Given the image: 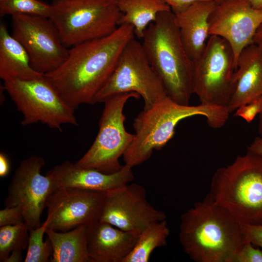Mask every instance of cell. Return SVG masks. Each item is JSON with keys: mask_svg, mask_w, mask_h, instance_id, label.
I'll list each match as a JSON object with an SVG mask.
<instances>
[{"mask_svg": "<svg viewBox=\"0 0 262 262\" xmlns=\"http://www.w3.org/2000/svg\"><path fill=\"white\" fill-rule=\"evenodd\" d=\"M134 36L132 26L120 25L107 36L70 48L63 64L44 75L74 110L83 104H94L123 49Z\"/></svg>", "mask_w": 262, "mask_h": 262, "instance_id": "1", "label": "cell"}, {"mask_svg": "<svg viewBox=\"0 0 262 262\" xmlns=\"http://www.w3.org/2000/svg\"><path fill=\"white\" fill-rule=\"evenodd\" d=\"M179 239L196 262H234L245 242L240 224L208 194L181 215Z\"/></svg>", "mask_w": 262, "mask_h": 262, "instance_id": "2", "label": "cell"}, {"mask_svg": "<svg viewBox=\"0 0 262 262\" xmlns=\"http://www.w3.org/2000/svg\"><path fill=\"white\" fill-rule=\"evenodd\" d=\"M229 113L226 107L199 104H179L167 97L148 109H143L135 118L134 138L123 154L125 164L131 167L151 157L154 150L162 149L174 135L181 120L194 116L206 118L213 129H220L228 121Z\"/></svg>", "mask_w": 262, "mask_h": 262, "instance_id": "3", "label": "cell"}, {"mask_svg": "<svg viewBox=\"0 0 262 262\" xmlns=\"http://www.w3.org/2000/svg\"><path fill=\"white\" fill-rule=\"evenodd\" d=\"M142 40L145 54L168 97L179 104L189 105L193 94L192 61L181 42L174 13H160Z\"/></svg>", "mask_w": 262, "mask_h": 262, "instance_id": "4", "label": "cell"}, {"mask_svg": "<svg viewBox=\"0 0 262 262\" xmlns=\"http://www.w3.org/2000/svg\"><path fill=\"white\" fill-rule=\"evenodd\" d=\"M208 195L240 224H262V156L247 150L217 169Z\"/></svg>", "mask_w": 262, "mask_h": 262, "instance_id": "5", "label": "cell"}, {"mask_svg": "<svg viewBox=\"0 0 262 262\" xmlns=\"http://www.w3.org/2000/svg\"><path fill=\"white\" fill-rule=\"evenodd\" d=\"M118 0H53L49 17L67 48L107 36L118 27Z\"/></svg>", "mask_w": 262, "mask_h": 262, "instance_id": "6", "label": "cell"}, {"mask_svg": "<svg viewBox=\"0 0 262 262\" xmlns=\"http://www.w3.org/2000/svg\"><path fill=\"white\" fill-rule=\"evenodd\" d=\"M236 69L229 43L221 37L209 36L201 54L192 62L193 92L200 103L227 107L236 87Z\"/></svg>", "mask_w": 262, "mask_h": 262, "instance_id": "7", "label": "cell"}, {"mask_svg": "<svg viewBox=\"0 0 262 262\" xmlns=\"http://www.w3.org/2000/svg\"><path fill=\"white\" fill-rule=\"evenodd\" d=\"M134 92L148 109L166 98L162 81L150 65L142 43L132 38L123 49L115 67L95 98L94 104L114 95Z\"/></svg>", "mask_w": 262, "mask_h": 262, "instance_id": "8", "label": "cell"}, {"mask_svg": "<svg viewBox=\"0 0 262 262\" xmlns=\"http://www.w3.org/2000/svg\"><path fill=\"white\" fill-rule=\"evenodd\" d=\"M131 98L138 99L134 92L111 96L103 102L104 107L99 121V130L93 143L75 164L81 167L93 168L111 174L122 167L119 161L132 141L134 134L125 129L124 107Z\"/></svg>", "mask_w": 262, "mask_h": 262, "instance_id": "9", "label": "cell"}, {"mask_svg": "<svg viewBox=\"0 0 262 262\" xmlns=\"http://www.w3.org/2000/svg\"><path fill=\"white\" fill-rule=\"evenodd\" d=\"M3 85L23 115V126L41 123L61 131L64 124L78 126L75 110L45 75L30 80H10L4 82Z\"/></svg>", "mask_w": 262, "mask_h": 262, "instance_id": "10", "label": "cell"}, {"mask_svg": "<svg viewBox=\"0 0 262 262\" xmlns=\"http://www.w3.org/2000/svg\"><path fill=\"white\" fill-rule=\"evenodd\" d=\"M12 35L27 51L33 69L45 75L60 67L66 59L58 30L49 18L24 14L12 16Z\"/></svg>", "mask_w": 262, "mask_h": 262, "instance_id": "11", "label": "cell"}, {"mask_svg": "<svg viewBox=\"0 0 262 262\" xmlns=\"http://www.w3.org/2000/svg\"><path fill=\"white\" fill-rule=\"evenodd\" d=\"M45 159L32 155L22 160L16 170L4 200L5 207H19L29 229L40 226L41 216L56 187L49 175L41 172Z\"/></svg>", "mask_w": 262, "mask_h": 262, "instance_id": "12", "label": "cell"}, {"mask_svg": "<svg viewBox=\"0 0 262 262\" xmlns=\"http://www.w3.org/2000/svg\"><path fill=\"white\" fill-rule=\"evenodd\" d=\"M166 219L164 212L148 202L142 185L128 183L105 192L99 221L140 234L151 224Z\"/></svg>", "mask_w": 262, "mask_h": 262, "instance_id": "13", "label": "cell"}, {"mask_svg": "<svg viewBox=\"0 0 262 262\" xmlns=\"http://www.w3.org/2000/svg\"><path fill=\"white\" fill-rule=\"evenodd\" d=\"M105 192L57 188L47 204V229L66 231L99 221Z\"/></svg>", "mask_w": 262, "mask_h": 262, "instance_id": "14", "label": "cell"}, {"mask_svg": "<svg viewBox=\"0 0 262 262\" xmlns=\"http://www.w3.org/2000/svg\"><path fill=\"white\" fill-rule=\"evenodd\" d=\"M262 23V10L253 8L247 0H223L216 4L209 17V35L226 40L236 63L241 51L253 44Z\"/></svg>", "mask_w": 262, "mask_h": 262, "instance_id": "15", "label": "cell"}, {"mask_svg": "<svg viewBox=\"0 0 262 262\" xmlns=\"http://www.w3.org/2000/svg\"><path fill=\"white\" fill-rule=\"evenodd\" d=\"M57 188H71L106 192L130 183L134 180L132 167L124 164L113 173L107 174L93 168H84L66 161L46 173Z\"/></svg>", "mask_w": 262, "mask_h": 262, "instance_id": "16", "label": "cell"}, {"mask_svg": "<svg viewBox=\"0 0 262 262\" xmlns=\"http://www.w3.org/2000/svg\"><path fill=\"white\" fill-rule=\"evenodd\" d=\"M86 235L92 262H123L135 246L139 234L98 221L86 226Z\"/></svg>", "mask_w": 262, "mask_h": 262, "instance_id": "17", "label": "cell"}, {"mask_svg": "<svg viewBox=\"0 0 262 262\" xmlns=\"http://www.w3.org/2000/svg\"><path fill=\"white\" fill-rule=\"evenodd\" d=\"M215 5L214 0L200 1L174 13L181 42L192 62L206 46L210 36L209 17Z\"/></svg>", "mask_w": 262, "mask_h": 262, "instance_id": "18", "label": "cell"}, {"mask_svg": "<svg viewBox=\"0 0 262 262\" xmlns=\"http://www.w3.org/2000/svg\"><path fill=\"white\" fill-rule=\"evenodd\" d=\"M236 84L227 106L229 113L262 96V53L254 44L246 47L236 63Z\"/></svg>", "mask_w": 262, "mask_h": 262, "instance_id": "19", "label": "cell"}, {"mask_svg": "<svg viewBox=\"0 0 262 262\" xmlns=\"http://www.w3.org/2000/svg\"><path fill=\"white\" fill-rule=\"evenodd\" d=\"M44 75L34 70L23 46L8 31L6 24L0 25V77L6 82L30 80Z\"/></svg>", "mask_w": 262, "mask_h": 262, "instance_id": "20", "label": "cell"}, {"mask_svg": "<svg viewBox=\"0 0 262 262\" xmlns=\"http://www.w3.org/2000/svg\"><path fill=\"white\" fill-rule=\"evenodd\" d=\"M86 226H80L66 231L46 230L51 242L53 253L51 262H92L89 257Z\"/></svg>", "mask_w": 262, "mask_h": 262, "instance_id": "21", "label": "cell"}, {"mask_svg": "<svg viewBox=\"0 0 262 262\" xmlns=\"http://www.w3.org/2000/svg\"><path fill=\"white\" fill-rule=\"evenodd\" d=\"M117 4L122 13L118 25L132 26L139 39L160 13L171 10L164 0H118Z\"/></svg>", "mask_w": 262, "mask_h": 262, "instance_id": "22", "label": "cell"}, {"mask_svg": "<svg viewBox=\"0 0 262 262\" xmlns=\"http://www.w3.org/2000/svg\"><path fill=\"white\" fill-rule=\"evenodd\" d=\"M170 229L166 219L154 222L139 234L132 250L123 262H147L154 250L167 245Z\"/></svg>", "mask_w": 262, "mask_h": 262, "instance_id": "23", "label": "cell"}, {"mask_svg": "<svg viewBox=\"0 0 262 262\" xmlns=\"http://www.w3.org/2000/svg\"><path fill=\"white\" fill-rule=\"evenodd\" d=\"M29 227L25 223L0 228V262H6L13 252H22L27 248Z\"/></svg>", "mask_w": 262, "mask_h": 262, "instance_id": "24", "label": "cell"}, {"mask_svg": "<svg viewBox=\"0 0 262 262\" xmlns=\"http://www.w3.org/2000/svg\"><path fill=\"white\" fill-rule=\"evenodd\" d=\"M48 221L41 226L29 229V237L27 254L25 262H48L50 260L53 253V248L48 237L45 242L43 236L47 228Z\"/></svg>", "mask_w": 262, "mask_h": 262, "instance_id": "25", "label": "cell"}, {"mask_svg": "<svg viewBox=\"0 0 262 262\" xmlns=\"http://www.w3.org/2000/svg\"><path fill=\"white\" fill-rule=\"evenodd\" d=\"M50 4L39 0H0V16L24 14L49 18Z\"/></svg>", "mask_w": 262, "mask_h": 262, "instance_id": "26", "label": "cell"}, {"mask_svg": "<svg viewBox=\"0 0 262 262\" xmlns=\"http://www.w3.org/2000/svg\"><path fill=\"white\" fill-rule=\"evenodd\" d=\"M262 111V96L238 107L234 115L244 119L247 123L253 120Z\"/></svg>", "mask_w": 262, "mask_h": 262, "instance_id": "27", "label": "cell"}, {"mask_svg": "<svg viewBox=\"0 0 262 262\" xmlns=\"http://www.w3.org/2000/svg\"><path fill=\"white\" fill-rule=\"evenodd\" d=\"M234 262H262V250L255 248L251 243L245 241Z\"/></svg>", "mask_w": 262, "mask_h": 262, "instance_id": "28", "label": "cell"}, {"mask_svg": "<svg viewBox=\"0 0 262 262\" xmlns=\"http://www.w3.org/2000/svg\"><path fill=\"white\" fill-rule=\"evenodd\" d=\"M25 222L21 209L16 206L5 207L0 211V227Z\"/></svg>", "mask_w": 262, "mask_h": 262, "instance_id": "29", "label": "cell"}, {"mask_svg": "<svg viewBox=\"0 0 262 262\" xmlns=\"http://www.w3.org/2000/svg\"><path fill=\"white\" fill-rule=\"evenodd\" d=\"M240 229L245 241L262 248V224H240Z\"/></svg>", "mask_w": 262, "mask_h": 262, "instance_id": "30", "label": "cell"}, {"mask_svg": "<svg viewBox=\"0 0 262 262\" xmlns=\"http://www.w3.org/2000/svg\"><path fill=\"white\" fill-rule=\"evenodd\" d=\"M210 0H164L174 13L181 12L196 2Z\"/></svg>", "mask_w": 262, "mask_h": 262, "instance_id": "31", "label": "cell"}, {"mask_svg": "<svg viewBox=\"0 0 262 262\" xmlns=\"http://www.w3.org/2000/svg\"><path fill=\"white\" fill-rule=\"evenodd\" d=\"M10 163L6 155L2 152L0 153V177L6 176L10 171Z\"/></svg>", "mask_w": 262, "mask_h": 262, "instance_id": "32", "label": "cell"}, {"mask_svg": "<svg viewBox=\"0 0 262 262\" xmlns=\"http://www.w3.org/2000/svg\"><path fill=\"white\" fill-rule=\"evenodd\" d=\"M247 150L262 156V137H255L247 147Z\"/></svg>", "mask_w": 262, "mask_h": 262, "instance_id": "33", "label": "cell"}, {"mask_svg": "<svg viewBox=\"0 0 262 262\" xmlns=\"http://www.w3.org/2000/svg\"><path fill=\"white\" fill-rule=\"evenodd\" d=\"M253 44L257 45L262 53V23L257 29L253 40Z\"/></svg>", "mask_w": 262, "mask_h": 262, "instance_id": "34", "label": "cell"}, {"mask_svg": "<svg viewBox=\"0 0 262 262\" xmlns=\"http://www.w3.org/2000/svg\"><path fill=\"white\" fill-rule=\"evenodd\" d=\"M251 5L254 8L262 10V0H247Z\"/></svg>", "mask_w": 262, "mask_h": 262, "instance_id": "35", "label": "cell"}, {"mask_svg": "<svg viewBox=\"0 0 262 262\" xmlns=\"http://www.w3.org/2000/svg\"><path fill=\"white\" fill-rule=\"evenodd\" d=\"M259 121L258 125V133L260 136L262 137V111L259 114Z\"/></svg>", "mask_w": 262, "mask_h": 262, "instance_id": "36", "label": "cell"}, {"mask_svg": "<svg viewBox=\"0 0 262 262\" xmlns=\"http://www.w3.org/2000/svg\"><path fill=\"white\" fill-rule=\"evenodd\" d=\"M223 0H214L216 4H218L221 2Z\"/></svg>", "mask_w": 262, "mask_h": 262, "instance_id": "37", "label": "cell"}]
</instances>
